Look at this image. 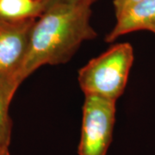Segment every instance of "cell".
Returning <instances> with one entry per match:
<instances>
[{
    "label": "cell",
    "instance_id": "obj_1",
    "mask_svg": "<svg viewBox=\"0 0 155 155\" xmlns=\"http://www.w3.org/2000/svg\"><path fill=\"white\" fill-rule=\"evenodd\" d=\"M91 6L56 5L36 19L27 54L18 72L21 82L42 66L69 61L83 42L97 37L91 23Z\"/></svg>",
    "mask_w": 155,
    "mask_h": 155
},
{
    "label": "cell",
    "instance_id": "obj_2",
    "mask_svg": "<svg viewBox=\"0 0 155 155\" xmlns=\"http://www.w3.org/2000/svg\"><path fill=\"white\" fill-rule=\"evenodd\" d=\"M134 62L132 46H113L78 71V83L85 96L116 101L124 92Z\"/></svg>",
    "mask_w": 155,
    "mask_h": 155
},
{
    "label": "cell",
    "instance_id": "obj_3",
    "mask_svg": "<svg viewBox=\"0 0 155 155\" xmlns=\"http://www.w3.org/2000/svg\"><path fill=\"white\" fill-rule=\"evenodd\" d=\"M116 101L85 96L78 155H106L116 122Z\"/></svg>",
    "mask_w": 155,
    "mask_h": 155
},
{
    "label": "cell",
    "instance_id": "obj_4",
    "mask_svg": "<svg viewBox=\"0 0 155 155\" xmlns=\"http://www.w3.org/2000/svg\"><path fill=\"white\" fill-rule=\"evenodd\" d=\"M36 19L13 21L0 18V72L17 73L18 76Z\"/></svg>",
    "mask_w": 155,
    "mask_h": 155
},
{
    "label": "cell",
    "instance_id": "obj_5",
    "mask_svg": "<svg viewBox=\"0 0 155 155\" xmlns=\"http://www.w3.org/2000/svg\"><path fill=\"white\" fill-rule=\"evenodd\" d=\"M155 24V0H141L134 4L119 17L105 38L106 42H112L123 35L138 31L149 30Z\"/></svg>",
    "mask_w": 155,
    "mask_h": 155
},
{
    "label": "cell",
    "instance_id": "obj_6",
    "mask_svg": "<svg viewBox=\"0 0 155 155\" xmlns=\"http://www.w3.org/2000/svg\"><path fill=\"white\" fill-rule=\"evenodd\" d=\"M21 84L17 73L0 72V151L8 149L11 143L12 121L9 109Z\"/></svg>",
    "mask_w": 155,
    "mask_h": 155
},
{
    "label": "cell",
    "instance_id": "obj_7",
    "mask_svg": "<svg viewBox=\"0 0 155 155\" xmlns=\"http://www.w3.org/2000/svg\"><path fill=\"white\" fill-rule=\"evenodd\" d=\"M45 11L43 0H0V18L25 20L38 18Z\"/></svg>",
    "mask_w": 155,
    "mask_h": 155
},
{
    "label": "cell",
    "instance_id": "obj_8",
    "mask_svg": "<svg viewBox=\"0 0 155 155\" xmlns=\"http://www.w3.org/2000/svg\"><path fill=\"white\" fill-rule=\"evenodd\" d=\"M96 0H43L45 6V11L51 6L56 5H92Z\"/></svg>",
    "mask_w": 155,
    "mask_h": 155
},
{
    "label": "cell",
    "instance_id": "obj_9",
    "mask_svg": "<svg viewBox=\"0 0 155 155\" xmlns=\"http://www.w3.org/2000/svg\"><path fill=\"white\" fill-rule=\"evenodd\" d=\"M140 1H141V0H114L113 4H114V7H115L116 17H119L123 11L127 10V8H129L130 6H132Z\"/></svg>",
    "mask_w": 155,
    "mask_h": 155
},
{
    "label": "cell",
    "instance_id": "obj_10",
    "mask_svg": "<svg viewBox=\"0 0 155 155\" xmlns=\"http://www.w3.org/2000/svg\"><path fill=\"white\" fill-rule=\"evenodd\" d=\"M0 155H11L10 154V152H9V148L0 151Z\"/></svg>",
    "mask_w": 155,
    "mask_h": 155
},
{
    "label": "cell",
    "instance_id": "obj_11",
    "mask_svg": "<svg viewBox=\"0 0 155 155\" xmlns=\"http://www.w3.org/2000/svg\"><path fill=\"white\" fill-rule=\"evenodd\" d=\"M149 31H152L153 33L155 34V24L154 25H153V26L149 28Z\"/></svg>",
    "mask_w": 155,
    "mask_h": 155
}]
</instances>
